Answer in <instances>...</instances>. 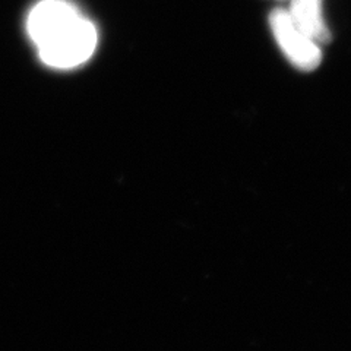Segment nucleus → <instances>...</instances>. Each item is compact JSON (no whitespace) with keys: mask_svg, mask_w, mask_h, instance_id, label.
Returning a JSON list of instances; mask_svg holds the SVG:
<instances>
[{"mask_svg":"<svg viewBox=\"0 0 351 351\" xmlns=\"http://www.w3.org/2000/svg\"><path fill=\"white\" fill-rule=\"evenodd\" d=\"M27 32L43 63L54 69L78 68L98 43L95 25L69 0H40L27 18Z\"/></svg>","mask_w":351,"mask_h":351,"instance_id":"nucleus-1","label":"nucleus"},{"mask_svg":"<svg viewBox=\"0 0 351 351\" xmlns=\"http://www.w3.org/2000/svg\"><path fill=\"white\" fill-rule=\"evenodd\" d=\"M269 27L285 58L295 68L311 72L322 62V50L315 40L294 24L289 10L274 9L269 14Z\"/></svg>","mask_w":351,"mask_h":351,"instance_id":"nucleus-2","label":"nucleus"},{"mask_svg":"<svg viewBox=\"0 0 351 351\" xmlns=\"http://www.w3.org/2000/svg\"><path fill=\"white\" fill-rule=\"evenodd\" d=\"M289 14L294 24L317 44L331 41V31L322 14V0H290Z\"/></svg>","mask_w":351,"mask_h":351,"instance_id":"nucleus-3","label":"nucleus"}]
</instances>
